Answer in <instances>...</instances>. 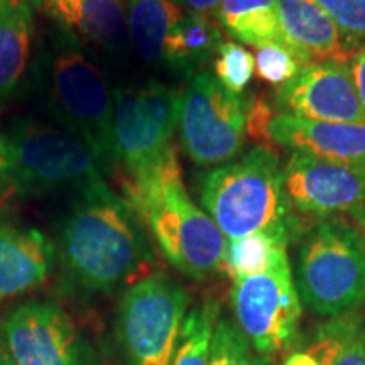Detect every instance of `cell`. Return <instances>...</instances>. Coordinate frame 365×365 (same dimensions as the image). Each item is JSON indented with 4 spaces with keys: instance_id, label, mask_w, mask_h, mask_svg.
<instances>
[{
    "instance_id": "6da1fadb",
    "label": "cell",
    "mask_w": 365,
    "mask_h": 365,
    "mask_svg": "<svg viewBox=\"0 0 365 365\" xmlns=\"http://www.w3.org/2000/svg\"><path fill=\"white\" fill-rule=\"evenodd\" d=\"M61 255L75 281L90 291H113L149 261L139 218L108 188L78 196L61 227Z\"/></svg>"
},
{
    "instance_id": "7a4b0ae2",
    "label": "cell",
    "mask_w": 365,
    "mask_h": 365,
    "mask_svg": "<svg viewBox=\"0 0 365 365\" xmlns=\"http://www.w3.org/2000/svg\"><path fill=\"white\" fill-rule=\"evenodd\" d=\"M124 191L125 202L145 223L173 267L195 279L222 271L227 239L190 198L178 154L150 175L124 181Z\"/></svg>"
},
{
    "instance_id": "3957f363",
    "label": "cell",
    "mask_w": 365,
    "mask_h": 365,
    "mask_svg": "<svg viewBox=\"0 0 365 365\" xmlns=\"http://www.w3.org/2000/svg\"><path fill=\"white\" fill-rule=\"evenodd\" d=\"M103 175L93 150L61 124L26 118L0 135V185L17 195L78 198L108 190Z\"/></svg>"
},
{
    "instance_id": "277c9868",
    "label": "cell",
    "mask_w": 365,
    "mask_h": 365,
    "mask_svg": "<svg viewBox=\"0 0 365 365\" xmlns=\"http://www.w3.org/2000/svg\"><path fill=\"white\" fill-rule=\"evenodd\" d=\"M200 202L227 240L257 232L291 240L298 228L279 159L264 145L208 171L200 182Z\"/></svg>"
},
{
    "instance_id": "5b68a950",
    "label": "cell",
    "mask_w": 365,
    "mask_h": 365,
    "mask_svg": "<svg viewBox=\"0 0 365 365\" xmlns=\"http://www.w3.org/2000/svg\"><path fill=\"white\" fill-rule=\"evenodd\" d=\"M299 298L319 317H341L365 303V252L346 218H325L301 239Z\"/></svg>"
},
{
    "instance_id": "8992f818",
    "label": "cell",
    "mask_w": 365,
    "mask_h": 365,
    "mask_svg": "<svg viewBox=\"0 0 365 365\" xmlns=\"http://www.w3.org/2000/svg\"><path fill=\"white\" fill-rule=\"evenodd\" d=\"M46 93L56 120L93 150L103 173L117 163L113 95L102 71L71 46H58L46 61Z\"/></svg>"
},
{
    "instance_id": "52a82bcc",
    "label": "cell",
    "mask_w": 365,
    "mask_h": 365,
    "mask_svg": "<svg viewBox=\"0 0 365 365\" xmlns=\"http://www.w3.org/2000/svg\"><path fill=\"white\" fill-rule=\"evenodd\" d=\"M181 95L159 81L132 85L113 95V148L124 181L150 175L176 156L173 144Z\"/></svg>"
},
{
    "instance_id": "ba28073f",
    "label": "cell",
    "mask_w": 365,
    "mask_h": 365,
    "mask_svg": "<svg viewBox=\"0 0 365 365\" xmlns=\"http://www.w3.org/2000/svg\"><path fill=\"white\" fill-rule=\"evenodd\" d=\"M188 293L164 272L140 277L118 304L117 336L129 365H171Z\"/></svg>"
},
{
    "instance_id": "9c48e42d",
    "label": "cell",
    "mask_w": 365,
    "mask_h": 365,
    "mask_svg": "<svg viewBox=\"0 0 365 365\" xmlns=\"http://www.w3.org/2000/svg\"><path fill=\"white\" fill-rule=\"evenodd\" d=\"M178 132L186 156L200 166H220L245 144V105L208 71L196 73L180 100Z\"/></svg>"
},
{
    "instance_id": "30bf717a",
    "label": "cell",
    "mask_w": 365,
    "mask_h": 365,
    "mask_svg": "<svg viewBox=\"0 0 365 365\" xmlns=\"http://www.w3.org/2000/svg\"><path fill=\"white\" fill-rule=\"evenodd\" d=\"M237 327L257 355H276L293 344L301 319V298L287 252L264 272L234 281L230 293Z\"/></svg>"
},
{
    "instance_id": "8fae6325",
    "label": "cell",
    "mask_w": 365,
    "mask_h": 365,
    "mask_svg": "<svg viewBox=\"0 0 365 365\" xmlns=\"http://www.w3.org/2000/svg\"><path fill=\"white\" fill-rule=\"evenodd\" d=\"M0 339L17 365H88L71 319L46 301H27L14 309Z\"/></svg>"
},
{
    "instance_id": "7c38bea8",
    "label": "cell",
    "mask_w": 365,
    "mask_h": 365,
    "mask_svg": "<svg viewBox=\"0 0 365 365\" xmlns=\"http://www.w3.org/2000/svg\"><path fill=\"white\" fill-rule=\"evenodd\" d=\"M276 108L281 115L319 122L365 124L352 73L345 61L313 63L279 86Z\"/></svg>"
},
{
    "instance_id": "4fadbf2b",
    "label": "cell",
    "mask_w": 365,
    "mask_h": 365,
    "mask_svg": "<svg viewBox=\"0 0 365 365\" xmlns=\"http://www.w3.org/2000/svg\"><path fill=\"white\" fill-rule=\"evenodd\" d=\"M284 191L293 210L330 217L365 205V168L293 153L282 166Z\"/></svg>"
},
{
    "instance_id": "5bb4252c",
    "label": "cell",
    "mask_w": 365,
    "mask_h": 365,
    "mask_svg": "<svg viewBox=\"0 0 365 365\" xmlns=\"http://www.w3.org/2000/svg\"><path fill=\"white\" fill-rule=\"evenodd\" d=\"M269 132L274 143L293 153L365 168V124L307 120L277 113Z\"/></svg>"
},
{
    "instance_id": "9a60e30c",
    "label": "cell",
    "mask_w": 365,
    "mask_h": 365,
    "mask_svg": "<svg viewBox=\"0 0 365 365\" xmlns=\"http://www.w3.org/2000/svg\"><path fill=\"white\" fill-rule=\"evenodd\" d=\"M277 16L291 53L303 66L325 61H349L359 48L317 0H277Z\"/></svg>"
},
{
    "instance_id": "2e32d148",
    "label": "cell",
    "mask_w": 365,
    "mask_h": 365,
    "mask_svg": "<svg viewBox=\"0 0 365 365\" xmlns=\"http://www.w3.org/2000/svg\"><path fill=\"white\" fill-rule=\"evenodd\" d=\"M54 247L43 232L0 222V299L29 293L48 279Z\"/></svg>"
},
{
    "instance_id": "e0dca14e",
    "label": "cell",
    "mask_w": 365,
    "mask_h": 365,
    "mask_svg": "<svg viewBox=\"0 0 365 365\" xmlns=\"http://www.w3.org/2000/svg\"><path fill=\"white\" fill-rule=\"evenodd\" d=\"M58 24L102 48L117 49L129 38L124 0H36Z\"/></svg>"
},
{
    "instance_id": "ac0fdd59",
    "label": "cell",
    "mask_w": 365,
    "mask_h": 365,
    "mask_svg": "<svg viewBox=\"0 0 365 365\" xmlns=\"http://www.w3.org/2000/svg\"><path fill=\"white\" fill-rule=\"evenodd\" d=\"M33 11L29 0H0V105L24 78L33 51Z\"/></svg>"
},
{
    "instance_id": "d6986e66",
    "label": "cell",
    "mask_w": 365,
    "mask_h": 365,
    "mask_svg": "<svg viewBox=\"0 0 365 365\" xmlns=\"http://www.w3.org/2000/svg\"><path fill=\"white\" fill-rule=\"evenodd\" d=\"M213 12L223 29L240 43L257 49L282 46L291 51L279 24L277 0H222Z\"/></svg>"
},
{
    "instance_id": "ffe728a7",
    "label": "cell",
    "mask_w": 365,
    "mask_h": 365,
    "mask_svg": "<svg viewBox=\"0 0 365 365\" xmlns=\"http://www.w3.org/2000/svg\"><path fill=\"white\" fill-rule=\"evenodd\" d=\"M222 43V29L208 14H182L168 36L163 59L178 71L191 73L208 61Z\"/></svg>"
},
{
    "instance_id": "44dd1931",
    "label": "cell",
    "mask_w": 365,
    "mask_h": 365,
    "mask_svg": "<svg viewBox=\"0 0 365 365\" xmlns=\"http://www.w3.org/2000/svg\"><path fill=\"white\" fill-rule=\"evenodd\" d=\"M181 17L175 0H129L127 29L137 54L150 63L163 59L168 36Z\"/></svg>"
},
{
    "instance_id": "7402d4cb",
    "label": "cell",
    "mask_w": 365,
    "mask_h": 365,
    "mask_svg": "<svg viewBox=\"0 0 365 365\" xmlns=\"http://www.w3.org/2000/svg\"><path fill=\"white\" fill-rule=\"evenodd\" d=\"M308 352L322 365H365V322L346 313L318 328Z\"/></svg>"
},
{
    "instance_id": "603a6c76",
    "label": "cell",
    "mask_w": 365,
    "mask_h": 365,
    "mask_svg": "<svg viewBox=\"0 0 365 365\" xmlns=\"http://www.w3.org/2000/svg\"><path fill=\"white\" fill-rule=\"evenodd\" d=\"M287 242L289 239L271 232H257L242 239L227 240L222 271L234 281L264 272L286 252Z\"/></svg>"
},
{
    "instance_id": "cb8c5ba5",
    "label": "cell",
    "mask_w": 365,
    "mask_h": 365,
    "mask_svg": "<svg viewBox=\"0 0 365 365\" xmlns=\"http://www.w3.org/2000/svg\"><path fill=\"white\" fill-rule=\"evenodd\" d=\"M218 314L220 307L215 301H208L186 314L171 365H210Z\"/></svg>"
},
{
    "instance_id": "d4e9b609",
    "label": "cell",
    "mask_w": 365,
    "mask_h": 365,
    "mask_svg": "<svg viewBox=\"0 0 365 365\" xmlns=\"http://www.w3.org/2000/svg\"><path fill=\"white\" fill-rule=\"evenodd\" d=\"M210 365H261V362L237 323L218 318L213 331Z\"/></svg>"
},
{
    "instance_id": "484cf974",
    "label": "cell",
    "mask_w": 365,
    "mask_h": 365,
    "mask_svg": "<svg viewBox=\"0 0 365 365\" xmlns=\"http://www.w3.org/2000/svg\"><path fill=\"white\" fill-rule=\"evenodd\" d=\"M217 53L218 56L213 63V71H215L217 80L232 93L239 95L240 91L245 90V86L250 83L254 76V54L242 44L234 43V41L222 43Z\"/></svg>"
},
{
    "instance_id": "4316f807",
    "label": "cell",
    "mask_w": 365,
    "mask_h": 365,
    "mask_svg": "<svg viewBox=\"0 0 365 365\" xmlns=\"http://www.w3.org/2000/svg\"><path fill=\"white\" fill-rule=\"evenodd\" d=\"M255 71L269 85L282 86L298 75L303 65L282 46H264L255 53Z\"/></svg>"
},
{
    "instance_id": "83f0119b",
    "label": "cell",
    "mask_w": 365,
    "mask_h": 365,
    "mask_svg": "<svg viewBox=\"0 0 365 365\" xmlns=\"http://www.w3.org/2000/svg\"><path fill=\"white\" fill-rule=\"evenodd\" d=\"M355 48L365 44V0H317Z\"/></svg>"
},
{
    "instance_id": "f1b7e54d",
    "label": "cell",
    "mask_w": 365,
    "mask_h": 365,
    "mask_svg": "<svg viewBox=\"0 0 365 365\" xmlns=\"http://www.w3.org/2000/svg\"><path fill=\"white\" fill-rule=\"evenodd\" d=\"M272 117L274 113L271 105L262 97H257L249 105V110L245 112V130L254 140L271 143L272 139L271 132H269V124H271Z\"/></svg>"
},
{
    "instance_id": "f546056e",
    "label": "cell",
    "mask_w": 365,
    "mask_h": 365,
    "mask_svg": "<svg viewBox=\"0 0 365 365\" xmlns=\"http://www.w3.org/2000/svg\"><path fill=\"white\" fill-rule=\"evenodd\" d=\"M349 63L350 73H352V78L355 83V90H357L360 105H362L365 112V44L360 46L357 51L352 54Z\"/></svg>"
},
{
    "instance_id": "4dcf8cb0",
    "label": "cell",
    "mask_w": 365,
    "mask_h": 365,
    "mask_svg": "<svg viewBox=\"0 0 365 365\" xmlns=\"http://www.w3.org/2000/svg\"><path fill=\"white\" fill-rule=\"evenodd\" d=\"M175 2L180 7L188 9L190 12L208 14L215 11V9L222 4V0H175Z\"/></svg>"
},
{
    "instance_id": "1f68e13d",
    "label": "cell",
    "mask_w": 365,
    "mask_h": 365,
    "mask_svg": "<svg viewBox=\"0 0 365 365\" xmlns=\"http://www.w3.org/2000/svg\"><path fill=\"white\" fill-rule=\"evenodd\" d=\"M346 220H349L350 225H352L355 228V232H357L365 252V205L346 213Z\"/></svg>"
},
{
    "instance_id": "d6a6232c",
    "label": "cell",
    "mask_w": 365,
    "mask_h": 365,
    "mask_svg": "<svg viewBox=\"0 0 365 365\" xmlns=\"http://www.w3.org/2000/svg\"><path fill=\"white\" fill-rule=\"evenodd\" d=\"M282 365H322V364H319L318 360L308 352V350H298V352L291 354Z\"/></svg>"
},
{
    "instance_id": "836d02e7",
    "label": "cell",
    "mask_w": 365,
    "mask_h": 365,
    "mask_svg": "<svg viewBox=\"0 0 365 365\" xmlns=\"http://www.w3.org/2000/svg\"><path fill=\"white\" fill-rule=\"evenodd\" d=\"M0 365H17L16 360H14L11 357V354H9L6 345H4L2 339H0Z\"/></svg>"
}]
</instances>
